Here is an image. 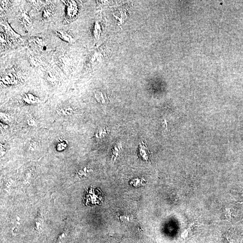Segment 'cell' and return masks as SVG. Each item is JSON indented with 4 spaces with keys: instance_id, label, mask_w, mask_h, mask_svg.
Listing matches in <instances>:
<instances>
[{
    "instance_id": "obj_1",
    "label": "cell",
    "mask_w": 243,
    "mask_h": 243,
    "mask_svg": "<svg viewBox=\"0 0 243 243\" xmlns=\"http://www.w3.org/2000/svg\"><path fill=\"white\" fill-rule=\"evenodd\" d=\"M66 6L65 18L67 22H71L78 16L80 7L75 1H64Z\"/></svg>"
},
{
    "instance_id": "obj_2",
    "label": "cell",
    "mask_w": 243,
    "mask_h": 243,
    "mask_svg": "<svg viewBox=\"0 0 243 243\" xmlns=\"http://www.w3.org/2000/svg\"><path fill=\"white\" fill-rule=\"evenodd\" d=\"M101 194L102 193L99 190L90 189L86 195V203L89 205L100 204L102 200Z\"/></svg>"
},
{
    "instance_id": "obj_3",
    "label": "cell",
    "mask_w": 243,
    "mask_h": 243,
    "mask_svg": "<svg viewBox=\"0 0 243 243\" xmlns=\"http://www.w3.org/2000/svg\"><path fill=\"white\" fill-rule=\"evenodd\" d=\"M18 21L22 26L27 31H29L32 27L33 23L32 19L26 11H23L19 13Z\"/></svg>"
},
{
    "instance_id": "obj_4",
    "label": "cell",
    "mask_w": 243,
    "mask_h": 243,
    "mask_svg": "<svg viewBox=\"0 0 243 243\" xmlns=\"http://www.w3.org/2000/svg\"><path fill=\"white\" fill-rule=\"evenodd\" d=\"M55 34L57 37L65 42L69 43H74L75 41L74 38L70 33L67 31L62 29H59L55 31Z\"/></svg>"
},
{
    "instance_id": "obj_5",
    "label": "cell",
    "mask_w": 243,
    "mask_h": 243,
    "mask_svg": "<svg viewBox=\"0 0 243 243\" xmlns=\"http://www.w3.org/2000/svg\"><path fill=\"white\" fill-rule=\"evenodd\" d=\"M94 97L96 100L101 104H106L109 102L108 96L105 92L100 90H95L94 92Z\"/></svg>"
},
{
    "instance_id": "obj_6",
    "label": "cell",
    "mask_w": 243,
    "mask_h": 243,
    "mask_svg": "<svg viewBox=\"0 0 243 243\" xmlns=\"http://www.w3.org/2000/svg\"><path fill=\"white\" fill-rule=\"evenodd\" d=\"M1 25L4 29L6 34L9 35L11 37L15 38H20L21 36L17 34L16 32H15L14 30L11 28V26L9 25L7 21H4L3 22L2 24H1Z\"/></svg>"
},
{
    "instance_id": "obj_7",
    "label": "cell",
    "mask_w": 243,
    "mask_h": 243,
    "mask_svg": "<svg viewBox=\"0 0 243 243\" xmlns=\"http://www.w3.org/2000/svg\"><path fill=\"white\" fill-rule=\"evenodd\" d=\"M56 112L61 116H68L74 113V110L71 106H65L59 107L56 110Z\"/></svg>"
},
{
    "instance_id": "obj_8",
    "label": "cell",
    "mask_w": 243,
    "mask_h": 243,
    "mask_svg": "<svg viewBox=\"0 0 243 243\" xmlns=\"http://www.w3.org/2000/svg\"><path fill=\"white\" fill-rule=\"evenodd\" d=\"M139 153L140 156L144 160L147 161L149 159V152L146 144L142 141L139 147Z\"/></svg>"
},
{
    "instance_id": "obj_9",
    "label": "cell",
    "mask_w": 243,
    "mask_h": 243,
    "mask_svg": "<svg viewBox=\"0 0 243 243\" xmlns=\"http://www.w3.org/2000/svg\"><path fill=\"white\" fill-rule=\"evenodd\" d=\"M101 56L102 55L100 53L97 52V51H95L93 53L91 54V55L90 57L89 61L90 64L93 67L99 64L102 60Z\"/></svg>"
},
{
    "instance_id": "obj_10",
    "label": "cell",
    "mask_w": 243,
    "mask_h": 243,
    "mask_svg": "<svg viewBox=\"0 0 243 243\" xmlns=\"http://www.w3.org/2000/svg\"><path fill=\"white\" fill-rule=\"evenodd\" d=\"M122 148V143L121 142H119L116 143L113 146L111 150V160L112 161L114 162L119 156V152Z\"/></svg>"
},
{
    "instance_id": "obj_11",
    "label": "cell",
    "mask_w": 243,
    "mask_h": 243,
    "mask_svg": "<svg viewBox=\"0 0 243 243\" xmlns=\"http://www.w3.org/2000/svg\"><path fill=\"white\" fill-rule=\"evenodd\" d=\"M54 10L53 7L50 5H47L43 8L42 13V18L43 20H48L52 17Z\"/></svg>"
},
{
    "instance_id": "obj_12",
    "label": "cell",
    "mask_w": 243,
    "mask_h": 243,
    "mask_svg": "<svg viewBox=\"0 0 243 243\" xmlns=\"http://www.w3.org/2000/svg\"><path fill=\"white\" fill-rule=\"evenodd\" d=\"M23 99L28 104H34L38 103L39 101L38 98L37 97H35L34 95L32 94L29 93L25 94L23 97Z\"/></svg>"
},
{
    "instance_id": "obj_13",
    "label": "cell",
    "mask_w": 243,
    "mask_h": 243,
    "mask_svg": "<svg viewBox=\"0 0 243 243\" xmlns=\"http://www.w3.org/2000/svg\"><path fill=\"white\" fill-rule=\"evenodd\" d=\"M110 131L107 127L100 128L95 134V136L97 138H101L104 137L105 135L108 134Z\"/></svg>"
},
{
    "instance_id": "obj_14",
    "label": "cell",
    "mask_w": 243,
    "mask_h": 243,
    "mask_svg": "<svg viewBox=\"0 0 243 243\" xmlns=\"http://www.w3.org/2000/svg\"><path fill=\"white\" fill-rule=\"evenodd\" d=\"M11 44V40L7 35L3 33H1V45L2 46H10Z\"/></svg>"
},
{
    "instance_id": "obj_15",
    "label": "cell",
    "mask_w": 243,
    "mask_h": 243,
    "mask_svg": "<svg viewBox=\"0 0 243 243\" xmlns=\"http://www.w3.org/2000/svg\"><path fill=\"white\" fill-rule=\"evenodd\" d=\"M100 33H101V27L100 24L97 21L95 23L93 30V35L96 40H97L99 38Z\"/></svg>"
},
{
    "instance_id": "obj_16",
    "label": "cell",
    "mask_w": 243,
    "mask_h": 243,
    "mask_svg": "<svg viewBox=\"0 0 243 243\" xmlns=\"http://www.w3.org/2000/svg\"><path fill=\"white\" fill-rule=\"evenodd\" d=\"M130 184L133 186L137 187V186H142L146 184V182L143 179L140 178H136L131 180Z\"/></svg>"
},
{
    "instance_id": "obj_17",
    "label": "cell",
    "mask_w": 243,
    "mask_h": 243,
    "mask_svg": "<svg viewBox=\"0 0 243 243\" xmlns=\"http://www.w3.org/2000/svg\"><path fill=\"white\" fill-rule=\"evenodd\" d=\"M46 77H47V80L48 81V82L51 84H52L53 85H54L56 84V83H57V79H56V77L51 72L49 71L47 73Z\"/></svg>"
},
{
    "instance_id": "obj_18",
    "label": "cell",
    "mask_w": 243,
    "mask_h": 243,
    "mask_svg": "<svg viewBox=\"0 0 243 243\" xmlns=\"http://www.w3.org/2000/svg\"><path fill=\"white\" fill-rule=\"evenodd\" d=\"M67 145H68V142L67 140L64 139H60L59 140V141L57 143V149H59V150H63L67 146Z\"/></svg>"
},
{
    "instance_id": "obj_19",
    "label": "cell",
    "mask_w": 243,
    "mask_h": 243,
    "mask_svg": "<svg viewBox=\"0 0 243 243\" xmlns=\"http://www.w3.org/2000/svg\"><path fill=\"white\" fill-rule=\"evenodd\" d=\"M10 5V1H1V8L2 9V11H6L8 10Z\"/></svg>"
},
{
    "instance_id": "obj_20",
    "label": "cell",
    "mask_w": 243,
    "mask_h": 243,
    "mask_svg": "<svg viewBox=\"0 0 243 243\" xmlns=\"http://www.w3.org/2000/svg\"><path fill=\"white\" fill-rule=\"evenodd\" d=\"M27 123L28 125L30 126H35L37 125V122L35 121L34 119H33V118H30L28 119L27 121Z\"/></svg>"
},
{
    "instance_id": "obj_21",
    "label": "cell",
    "mask_w": 243,
    "mask_h": 243,
    "mask_svg": "<svg viewBox=\"0 0 243 243\" xmlns=\"http://www.w3.org/2000/svg\"><path fill=\"white\" fill-rule=\"evenodd\" d=\"M129 217H127L126 216H124V215H122V216H121L120 217V219L121 220V221L123 222H124L128 221H129Z\"/></svg>"
}]
</instances>
